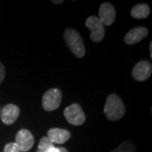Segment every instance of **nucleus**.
<instances>
[{"instance_id": "obj_4", "label": "nucleus", "mask_w": 152, "mask_h": 152, "mask_svg": "<svg viewBox=\"0 0 152 152\" xmlns=\"http://www.w3.org/2000/svg\"><path fill=\"white\" fill-rule=\"evenodd\" d=\"M64 115L69 124L75 126H80L86 122V114L78 103H73L64 111Z\"/></svg>"}, {"instance_id": "obj_10", "label": "nucleus", "mask_w": 152, "mask_h": 152, "mask_svg": "<svg viewBox=\"0 0 152 152\" xmlns=\"http://www.w3.org/2000/svg\"><path fill=\"white\" fill-rule=\"evenodd\" d=\"M149 31L146 27L139 26L131 29L124 37V42L127 45H134L140 42L141 40L147 37Z\"/></svg>"}, {"instance_id": "obj_18", "label": "nucleus", "mask_w": 152, "mask_h": 152, "mask_svg": "<svg viewBox=\"0 0 152 152\" xmlns=\"http://www.w3.org/2000/svg\"><path fill=\"white\" fill-rule=\"evenodd\" d=\"M64 1L63 0H58V1H56V0H53L52 1V3L53 4H62Z\"/></svg>"}, {"instance_id": "obj_7", "label": "nucleus", "mask_w": 152, "mask_h": 152, "mask_svg": "<svg viewBox=\"0 0 152 152\" xmlns=\"http://www.w3.org/2000/svg\"><path fill=\"white\" fill-rule=\"evenodd\" d=\"M35 140L31 132L27 129H20L15 136V145L20 152L29 151L34 145Z\"/></svg>"}, {"instance_id": "obj_15", "label": "nucleus", "mask_w": 152, "mask_h": 152, "mask_svg": "<svg viewBox=\"0 0 152 152\" xmlns=\"http://www.w3.org/2000/svg\"><path fill=\"white\" fill-rule=\"evenodd\" d=\"M4 152H20L15 143H9L4 146Z\"/></svg>"}, {"instance_id": "obj_3", "label": "nucleus", "mask_w": 152, "mask_h": 152, "mask_svg": "<svg viewBox=\"0 0 152 152\" xmlns=\"http://www.w3.org/2000/svg\"><path fill=\"white\" fill-rule=\"evenodd\" d=\"M62 102V92L57 88L47 91L42 96V107L46 112H53L59 107Z\"/></svg>"}, {"instance_id": "obj_9", "label": "nucleus", "mask_w": 152, "mask_h": 152, "mask_svg": "<svg viewBox=\"0 0 152 152\" xmlns=\"http://www.w3.org/2000/svg\"><path fill=\"white\" fill-rule=\"evenodd\" d=\"M20 113V110L14 104H8L1 111V120L6 125H12L15 123Z\"/></svg>"}, {"instance_id": "obj_14", "label": "nucleus", "mask_w": 152, "mask_h": 152, "mask_svg": "<svg viewBox=\"0 0 152 152\" xmlns=\"http://www.w3.org/2000/svg\"><path fill=\"white\" fill-rule=\"evenodd\" d=\"M54 147L53 144L49 140L48 137H42L38 144V149L37 152H48V151Z\"/></svg>"}, {"instance_id": "obj_8", "label": "nucleus", "mask_w": 152, "mask_h": 152, "mask_svg": "<svg viewBox=\"0 0 152 152\" xmlns=\"http://www.w3.org/2000/svg\"><path fill=\"white\" fill-rule=\"evenodd\" d=\"M99 20L103 26H110L116 20V10L110 3H103L99 8Z\"/></svg>"}, {"instance_id": "obj_16", "label": "nucleus", "mask_w": 152, "mask_h": 152, "mask_svg": "<svg viewBox=\"0 0 152 152\" xmlns=\"http://www.w3.org/2000/svg\"><path fill=\"white\" fill-rule=\"evenodd\" d=\"M4 78H5V69L4 66L0 63V85L3 83Z\"/></svg>"}, {"instance_id": "obj_5", "label": "nucleus", "mask_w": 152, "mask_h": 152, "mask_svg": "<svg viewBox=\"0 0 152 152\" xmlns=\"http://www.w3.org/2000/svg\"><path fill=\"white\" fill-rule=\"evenodd\" d=\"M86 26L91 30L90 37L94 42H99L103 39L105 36V28L103 24L96 16L88 17L86 21Z\"/></svg>"}, {"instance_id": "obj_12", "label": "nucleus", "mask_w": 152, "mask_h": 152, "mask_svg": "<svg viewBox=\"0 0 152 152\" xmlns=\"http://www.w3.org/2000/svg\"><path fill=\"white\" fill-rule=\"evenodd\" d=\"M151 13V9L146 4H138L134 5L130 11L131 16L134 19L143 20L149 16Z\"/></svg>"}, {"instance_id": "obj_20", "label": "nucleus", "mask_w": 152, "mask_h": 152, "mask_svg": "<svg viewBox=\"0 0 152 152\" xmlns=\"http://www.w3.org/2000/svg\"><path fill=\"white\" fill-rule=\"evenodd\" d=\"M0 113H1V110H0Z\"/></svg>"}, {"instance_id": "obj_1", "label": "nucleus", "mask_w": 152, "mask_h": 152, "mask_svg": "<svg viewBox=\"0 0 152 152\" xmlns=\"http://www.w3.org/2000/svg\"><path fill=\"white\" fill-rule=\"evenodd\" d=\"M125 107L121 98L116 94H111L107 98L104 113L111 121H118L124 116Z\"/></svg>"}, {"instance_id": "obj_17", "label": "nucleus", "mask_w": 152, "mask_h": 152, "mask_svg": "<svg viewBox=\"0 0 152 152\" xmlns=\"http://www.w3.org/2000/svg\"><path fill=\"white\" fill-rule=\"evenodd\" d=\"M48 152H59V151H58V148L53 147V148H51V149L49 150Z\"/></svg>"}, {"instance_id": "obj_2", "label": "nucleus", "mask_w": 152, "mask_h": 152, "mask_svg": "<svg viewBox=\"0 0 152 152\" xmlns=\"http://www.w3.org/2000/svg\"><path fill=\"white\" fill-rule=\"evenodd\" d=\"M64 38L72 53L78 58H82L86 55V47L81 36L75 29L67 28L64 32Z\"/></svg>"}, {"instance_id": "obj_11", "label": "nucleus", "mask_w": 152, "mask_h": 152, "mask_svg": "<svg viewBox=\"0 0 152 152\" xmlns=\"http://www.w3.org/2000/svg\"><path fill=\"white\" fill-rule=\"evenodd\" d=\"M48 139L53 144H58L62 145L67 142L70 139L71 134L69 131L58 129V128H53L48 131Z\"/></svg>"}, {"instance_id": "obj_13", "label": "nucleus", "mask_w": 152, "mask_h": 152, "mask_svg": "<svg viewBox=\"0 0 152 152\" xmlns=\"http://www.w3.org/2000/svg\"><path fill=\"white\" fill-rule=\"evenodd\" d=\"M112 152H136L135 145L130 140L123 142L119 146L114 149Z\"/></svg>"}, {"instance_id": "obj_19", "label": "nucleus", "mask_w": 152, "mask_h": 152, "mask_svg": "<svg viewBox=\"0 0 152 152\" xmlns=\"http://www.w3.org/2000/svg\"><path fill=\"white\" fill-rule=\"evenodd\" d=\"M58 151H59V152H69L67 151V149H65L64 147H59Z\"/></svg>"}, {"instance_id": "obj_6", "label": "nucleus", "mask_w": 152, "mask_h": 152, "mask_svg": "<svg viewBox=\"0 0 152 152\" xmlns=\"http://www.w3.org/2000/svg\"><path fill=\"white\" fill-rule=\"evenodd\" d=\"M152 74L151 63L147 60H141L134 66L132 75L137 81H145Z\"/></svg>"}]
</instances>
